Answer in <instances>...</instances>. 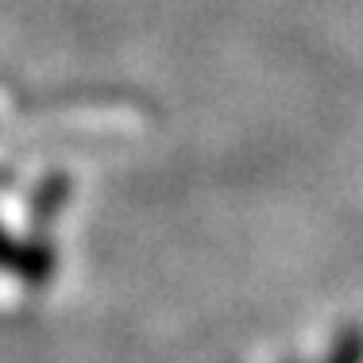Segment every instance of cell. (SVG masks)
<instances>
[{"instance_id":"6da1fadb","label":"cell","mask_w":363,"mask_h":363,"mask_svg":"<svg viewBox=\"0 0 363 363\" xmlns=\"http://www.w3.org/2000/svg\"><path fill=\"white\" fill-rule=\"evenodd\" d=\"M359 340H344V348H340V363H359Z\"/></svg>"}]
</instances>
